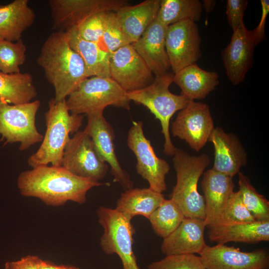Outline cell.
Wrapping results in <instances>:
<instances>
[{"label": "cell", "mask_w": 269, "mask_h": 269, "mask_svg": "<svg viewBox=\"0 0 269 269\" xmlns=\"http://www.w3.org/2000/svg\"><path fill=\"white\" fill-rule=\"evenodd\" d=\"M46 79L53 87L55 100H66L88 78L81 56L70 46L68 32L55 31L43 43L37 58Z\"/></svg>", "instance_id": "cell-2"}, {"label": "cell", "mask_w": 269, "mask_h": 269, "mask_svg": "<svg viewBox=\"0 0 269 269\" xmlns=\"http://www.w3.org/2000/svg\"><path fill=\"white\" fill-rule=\"evenodd\" d=\"M36 14L27 0L0 5V39L17 41L34 22Z\"/></svg>", "instance_id": "cell-23"}, {"label": "cell", "mask_w": 269, "mask_h": 269, "mask_svg": "<svg viewBox=\"0 0 269 269\" xmlns=\"http://www.w3.org/2000/svg\"><path fill=\"white\" fill-rule=\"evenodd\" d=\"M214 129L208 105L190 100L179 111L172 123L171 130L173 136L185 140L191 148L199 151L209 141Z\"/></svg>", "instance_id": "cell-12"}, {"label": "cell", "mask_w": 269, "mask_h": 269, "mask_svg": "<svg viewBox=\"0 0 269 269\" xmlns=\"http://www.w3.org/2000/svg\"><path fill=\"white\" fill-rule=\"evenodd\" d=\"M176 183L170 195L186 218L204 220L206 207L203 196L197 189L198 180L210 160L206 154L191 156L176 149L173 158Z\"/></svg>", "instance_id": "cell-4"}, {"label": "cell", "mask_w": 269, "mask_h": 269, "mask_svg": "<svg viewBox=\"0 0 269 269\" xmlns=\"http://www.w3.org/2000/svg\"><path fill=\"white\" fill-rule=\"evenodd\" d=\"M61 166L77 176L98 181L106 176L109 168L85 129L69 139Z\"/></svg>", "instance_id": "cell-9"}, {"label": "cell", "mask_w": 269, "mask_h": 269, "mask_svg": "<svg viewBox=\"0 0 269 269\" xmlns=\"http://www.w3.org/2000/svg\"><path fill=\"white\" fill-rule=\"evenodd\" d=\"M173 82L181 89V94L189 100H202L216 89L219 83V75L195 63L174 73Z\"/></svg>", "instance_id": "cell-25"}, {"label": "cell", "mask_w": 269, "mask_h": 269, "mask_svg": "<svg viewBox=\"0 0 269 269\" xmlns=\"http://www.w3.org/2000/svg\"><path fill=\"white\" fill-rule=\"evenodd\" d=\"M160 0H145L134 5H126L115 12L130 44L137 41L156 18Z\"/></svg>", "instance_id": "cell-22"}, {"label": "cell", "mask_w": 269, "mask_h": 269, "mask_svg": "<svg viewBox=\"0 0 269 269\" xmlns=\"http://www.w3.org/2000/svg\"><path fill=\"white\" fill-rule=\"evenodd\" d=\"M255 221H257L244 205L238 191L231 193L221 214L215 223L209 226L250 223Z\"/></svg>", "instance_id": "cell-33"}, {"label": "cell", "mask_w": 269, "mask_h": 269, "mask_svg": "<svg viewBox=\"0 0 269 269\" xmlns=\"http://www.w3.org/2000/svg\"><path fill=\"white\" fill-rule=\"evenodd\" d=\"M97 213L104 229L100 240L103 251L107 255L117 254L123 269H140L133 249L135 229L131 221L115 209L101 206Z\"/></svg>", "instance_id": "cell-8"}, {"label": "cell", "mask_w": 269, "mask_h": 269, "mask_svg": "<svg viewBox=\"0 0 269 269\" xmlns=\"http://www.w3.org/2000/svg\"><path fill=\"white\" fill-rule=\"evenodd\" d=\"M205 228L204 220L185 217L176 229L163 239L161 252L166 256L199 255L207 245Z\"/></svg>", "instance_id": "cell-20"}, {"label": "cell", "mask_w": 269, "mask_h": 269, "mask_svg": "<svg viewBox=\"0 0 269 269\" xmlns=\"http://www.w3.org/2000/svg\"><path fill=\"white\" fill-rule=\"evenodd\" d=\"M40 104L38 100L21 104H9L0 100V141L19 142L20 151L42 141L43 135L35 125Z\"/></svg>", "instance_id": "cell-7"}, {"label": "cell", "mask_w": 269, "mask_h": 269, "mask_svg": "<svg viewBox=\"0 0 269 269\" xmlns=\"http://www.w3.org/2000/svg\"><path fill=\"white\" fill-rule=\"evenodd\" d=\"M37 95L30 73L6 74L0 71V100L9 104H21L32 101Z\"/></svg>", "instance_id": "cell-28"}, {"label": "cell", "mask_w": 269, "mask_h": 269, "mask_svg": "<svg viewBox=\"0 0 269 269\" xmlns=\"http://www.w3.org/2000/svg\"><path fill=\"white\" fill-rule=\"evenodd\" d=\"M164 199L162 193L149 188H132L121 194L115 210L131 221L138 215L148 219Z\"/></svg>", "instance_id": "cell-26"}, {"label": "cell", "mask_w": 269, "mask_h": 269, "mask_svg": "<svg viewBox=\"0 0 269 269\" xmlns=\"http://www.w3.org/2000/svg\"><path fill=\"white\" fill-rule=\"evenodd\" d=\"M99 111L87 116L86 131L91 137L98 153L111 167L114 181L126 190L132 188L133 182L128 173L121 167L116 154L113 129L103 115Z\"/></svg>", "instance_id": "cell-16"}, {"label": "cell", "mask_w": 269, "mask_h": 269, "mask_svg": "<svg viewBox=\"0 0 269 269\" xmlns=\"http://www.w3.org/2000/svg\"><path fill=\"white\" fill-rule=\"evenodd\" d=\"M261 3L262 13L260 21L258 26L253 30L256 45L265 38V24L269 12V0H261Z\"/></svg>", "instance_id": "cell-39"}, {"label": "cell", "mask_w": 269, "mask_h": 269, "mask_svg": "<svg viewBox=\"0 0 269 269\" xmlns=\"http://www.w3.org/2000/svg\"><path fill=\"white\" fill-rule=\"evenodd\" d=\"M130 44L118 22L115 12H107L100 45L110 54L118 48Z\"/></svg>", "instance_id": "cell-34"}, {"label": "cell", "mask_w": 269, "mask_h": 269, "mask_svg": "<svg viewBox=\"0 0 269 269\" xmlns=\"http://www.w3.org/2000/svg\"><path fill=\"white\" fill-rule=\"evenodd\" d=\"M206 207V227L219 217L234 191L233 178L210 169L204 173L201 181Z\"/></svg>", "instance_id": "cell-21"}, {"label": "cell", "mask_w": 269, "mask_h": 269, "mask_svg": "<svg viewBox=\"0 0 269 269\" xmlns=\"http://www.w3.org/2000/svg\"><path fill=\"white\" fill-rule=\"evenodd\" d=\"M26 47L21 39L13 42L0 39V71L6 74L20 72L26 60Z\"/></svg>", "instance_id": "cell-32"}, {"label": "cell", "mask_w": 269, "mask_h": 269, "mask_svg": "<svg viewBox=\"0 0 269 269\" xmlns=\"http://www.w3.org/2000/svg\"><path fill=\"white\" fill-rule=\"evenodd\" d=\"M209 141L214 148L213 170L233 178L246 165L247 153L236 134L214 128Z\"/></svg>", "instance_id": "cell-18"}, {"label": "cell", "mask_w": 269, "mask_h": 269, "mask_svg": "<svg viewBox=\"0 0 269 269\" xmlns=\"http://www.w3.org/2000/svg\"><path fill=\"white\" fill-rule=\"evenodd\" d=\"M206 269H268L269 255L265 249L243 252L239 248L217 244L206 245L199 254Z\"/></svg>", "instance_id": "cell-15"}, {"label": "cell", "mask_w": 269, "mask_h": 269, "mask_svg": "<svg viewBox=\"0 0 269 269\" xmlns=\"http://www.w3.org/2000/svg\"><path fill=\"white\" fill-rule=\"evenodd\" d=\"M185 216L171 199H164L148 219L155 233L163 239L179 226Z\"/></svg>", "instance_id": "cell-30"}, {"label": "cell", "mask_w": 269, "mask_h": 269, "mask_svg": "<svg viewBox=\"0 0 269 269\" xmlns=\"http://www.w3.org/2000/svg\"><path fill=\"white\" fill-rule=\"evenodd\" d=\"M201 42L198 25L192 20H182L167 27L165 48L174 74L200 59Z\"/></svg>", "instance_id": "cell-11"}, {"label": "cell", "mask_w": 269, "mask_h": 269, "mask_svg": "<svg viewBox=\"0 0 269 269\" xmlns=\"http://www.w3.org/2000/svg\"><path fill=\"white\" fill-rule=\"evenodd\" d=\"M40 269H79L78 268L72 266L56 265L47 261L40 259L39 263Z\"/></svg>", "instance_id": "cell-40"}, {"label": "cell", "mask_w": 269, "mask_h": 269, "mask_svg": "<svg viewBox=\"0 0 269 269\" xmlns=\"http://www.w3.org/2000/svg\"><path fill=\"white\" fill-rule=\"evenodd\" d=\"M127 144L136 158L137 173L148 182L149 188L162 193L167 189L165 176L169 171V165L156 155L150 140L144 135L142 122H133Z\"/></svg>", "instance_id": "cell-10"}, {"label": "cell", "mask_w": 269, "mask_h": 269, "mask_svg": "<svg viewBox=\"0 0 269 269\" xmlns=\"http://www.w3.org/2000/svg\"><path fill=\"white\" fill-rule=\"evenodd\" d=\"M239 192L242 201L256 221H269V202L259 194L242 172L238 173Z\"/></svg>", "instance_id": "cell-31"}, {"label": "cell", "mask_w": 269, "mask_h": 269, "mask_svg": "<svg viewBox=\"0 0 269 269\" xmlns=\"http://www.w3.org/2000/svg\"><path fill=\"white\" fill-rule=\"evenodd\" d=\"M209 239L217 244L230 242L257 243L269 241V221L207 227Z\"/></svg>", "instance_id": "cell-24"}, {"label": "cell", "mask_w": 269, "mask_h": 269, "mask_svg": "<svg viewBox=\"0 0 269 269\" xmlns=\"http://www.w3.org/2000/svg\"><path fill=\"white\" fill-rule=\"evenodd\" d=\"M148 269H206L199 256L184 254L166 256L147 266Z\"/></svg>", "instance_id": "cell-35"}, {"label": "cell", "mask_w": 269, "mask_h": 269, "mask_svg": "<svg viewBox=\"0 0 269 269\" xmlns=\"http://www.w3.org/2000/svg\"><path fill=\"white\" fill-rule=\"evenodd\" d=\"M65 102L70 113L75 115L104 111L110 106L130 109L127 92L111 77L85 78Z\"/></svg>", "instance_id": "cell-6"}, {"label": "cell", "mask_w": 269, "mask_h": 269, "mask_svg": "<svg viewBox=\"0 0 269 269\" xmlns=\"http://www.w3.org/2000/svg\"><path fill=\"white\" fill-rule=\"evenodd\" d=\"M84 116L71 114L65 100L57 101L52 98L45 113L46 130L37 150L31 155L28 164L32 168L48 165L61 166L64 149L70 134L78 131Z\"/></svg>", "instance_id": "cell-3"}, {"label": "cell", "mask_w": 269, "mask_h": 269, "mask_svg": "<svg viewBox=\"0 0 269 269\" xmlns=\"http://www.w3.org/2000/svg\"><path fill=\"white\" fill-rule=\"evenodd\" d=\"M202 11L198 0H161L156 18L167 26L184 20L196 22Z\"/></svg>", "instance_id": "cell-29"}, {"label": "cell", "mask_w": 269, "mask_h": 269, "mask_svg": "<svg viewBox=\"0 0 269 269\" xmlns=\"http://www.w3.org/2000/svg\"><path fill=\"white\" fill-rule=\"evenodd\" d=\"M233 31L221 55L228 78L233 85H237L244 81L253 65L256 44L253 30L248 29L245 24Z\"/></svg>", "instance_id": "cell-17"}, {"label": "cell", "mask_w": 269, "mask_h": 269, "mask_svg": "<svg viewBox=\"0 0 269 269\" xmlns=\"http://www.w3.org/2000/svg\"><path fill=\"white\" fill-rule=\"evenodd\" d=\"M17 184L21 194L40 199L47 205L59 206L68 201H86L92 188L107 183L77 176L61 166L42 165L22 171Z\"/></svg>", "instance_id": "cell-1"}, {"label": "cell", "mask_w": 269, "mask_h": 269, "mask_svg": "<svg viewBox=\"0 0 269 269\" xmlns=\"http://www.w3.org/2000/svg\"><path fill=\"white\" fill-rule=\"evenodd\" d=\"M106 13H96L84 20L74 28L78 35L85 40L100 44L104 29Z\"/></svg>", "instance_id": "cell-36"}, {"label": "cell", "mask_w": 269, "mask_h": 269, "mask_svg": "<svg viewBox=\"0 0 269 269\" xmlns=\"http://www.w3.org/2000/svg\"><path fill=\"white\" fill-rule=\"evenodd\" d=\"M40 259L36 256L28 255L17 261L6 262L4 269H40Z\"/></svg>", "instance_id": "cell-38"}, {"label": "cell", "mask_w": 269, "mask_h": 269, "mask_svg": "<svg viewBox=\"0 0 269 269\" xmlns=\"http://www.w3.org/2000/svg\"><path fill=\"white\" fill-rule=\"evenodd\" d=\"M246 0H227L226 14L233 31L244 25V12L248 6Z\"/></svg>", "instance_id": "cell-37"}, {"label": "cell", "mask_w": 269, "mask_h": 269, "mask_svg": "<svg viewBox=\"0 0 269 269\" xmlns=\"http://www.w3.org/2000/svg\"><path fill=\"white\" fill-rule=\"evenodd\" d=\"M48 4L53 28L68 32L92 15L116 12L128 2L124 0H50Z\"/></svg>", "instance_id": "cell-13"}, {"label": "cell", "mask_w": 269, "mask_h": 269, "mask_svg": "<svg viewBox=\"0 0 269 269\" xmlns=\"http://www.w3.org/2000/svg\"><path fill=\"white\" fill-rule=\"evenodd\" d=\"M167 27L156 18L140 38L131 44L155 77L165 74L171 69L165 45Z\"/></svg>", "instance_id": "cell-19"}, {"label": "cell", "mask_w": 269, "mask_h": 269, "mask_svg": "<svg viewBox=\"0 0 269 269\" xmlns=\"http://www.w3.org/2000/svg\"><path fill=\"white\" fill-rule=\"evenodd\" d=\"M173 77L174 73L169 71L155 77L148 86L127 92L130 101L145 106L159 121L165 140L163 152L168 156H173L177 149L170 137V120L176 112L183 109L190 100L181 94L175 95L169 91Z\"/></svg>", "instance_id": "cell-5"}, {"label": "cell", "mask_w": 269, "mask_h": 269, "mask_svg": "<svg viewBox=\"0 0 269 269\" xmlns=\"http://www.w3.org/2000/svg\"><path fill=\"white\" fill-rule=\"evenodd\" d=\"M216 5V1L213 0H204L202 3L203 8L207 14L212 11Z\"/></svg>", "instance_id": "cell-41"}, {"label": "cell", "mask_w": 269, "mask_h": 269, "mask_svg": "<svg viewBox=\"0 0 269 269\" xmlns=\"http://www.w3.org/2000/svg\"><path fill=\"white\" fill-rule=\"evenodd\" d=\"M70 46L82 58L88 77H110V54L99 44L81 38L74 28L68 31Z\"/></svg>", "instance_id": "cell-27"}, {"label": "cell", "mask_w": 269, "mask_h": 269, "mask_svg": "<svg viewBox=\"0 0 269 269\" xmlns=\"http://www.w3.org/2000/svg\"><path fill=\"white\" fill-rule=\"evenodd\" d=\"M110 77L127 92L143 88L154 80L153 74L131 44L112 53Z\"/></svg>", "instance_id": "cell-14"}]
</instances>
